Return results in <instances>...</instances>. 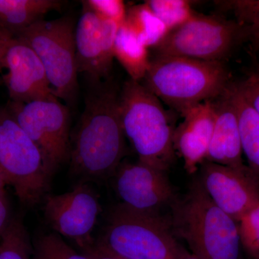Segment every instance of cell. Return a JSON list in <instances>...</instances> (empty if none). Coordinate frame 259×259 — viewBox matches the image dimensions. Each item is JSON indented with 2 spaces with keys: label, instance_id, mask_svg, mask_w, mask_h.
<instances>
[{
  "label": "cell",
  "instance_id": "cb8c5ba5",
  "mask_svg": "<svg viewBox=\"0 0 259 259\" xmlns=\"http://www.w3.org/2000/svg\"><path fill=\"white\" fill-rule=\"evenodd\" d=\"M32 259H90L78 253L56 233L38 235L32 242Z\"/></svg>",
  "mask_w": 259,
  "mask_h": 259
},
{
  "label": "cell",
  "instance_id": "9a60e30c",
  "mask_svg": "<svg viewBox=\"0 0 259 259\" xmlns=\"http://www.w3.org/2000/svg\"><path fill=\"white\" fill-rule=\"evenodd\" d=\"M175 128L174 146L183 158L186 171L195 173L205 161L216 120L214 100L198 104L186 112Z\"/></svg>",
  "mask_w": 259,
  "mask_h": 259
},
{
  "label": "cell",
  "instance_id": "7a4b0ae2",
  "mask_svg": "<svg viewBox=\"0 0 259 259\" xmlns=\"http://www.w3.org/2000/svg\"><path fill=\"white\" fill-rule=\"evenodd\" d=\"M171 207L172 231L187 243L191 253L202 259H239L238 223L212 202L199 179Z\"/></svg>",
  "mask_w": 259,
  "mask_h": 259
},
{
  "label": "cell",
  "instance_id": "30bf717a",
  "mask_svg": "<svg viewBox=\"0 0 259 259\" xmlns=\"http://www.w3.org/2000/svg\"><path fill=\"white\" fill-rule=\"evenodd\" d=\"M44 199V219L54 233L74 242L81 252L95 244L93 232L102 207L90 184L79 182L69 192Z\"/></svg>",
  "mask_w": 259,
  "mask_h": 259
},
{
  "label": "cell",
  "instance_id": "ffe728a7",
  "mask_svg": "<svg viewBox=\"0 0 259 259\" xmlns=\"http://www.w3.org/2000/svg\"><path fill=\"white\" fill-rule=\"evenodd\" d=\"M124 23L148 49L157 47L169 32L145 3L127 8Z\"/></svg>",
  "mask_w": 259,
  "mask_h": 259
},
{
  "label": "cell",
  "instance_id": "9c48e42d",
  "mask_svg": "<svg viewBox=\"0 0 259 259\" xmlns=\"http://www.w3.org/2000/svg\"><path fill=\"white\" fill-rule=\"evenodd\" d=\"M244 38V29L238 22L195 13L153 49L156 56L222 61Z\"/></svg>",
  "mask_w": 259,
  "mask_h": 259
},
{
  "label": "cell",
  "instance_id": "7c38bea8",
  "mask_svg": "<svg viewBox=\"0 0 259 259\" xmlns=\"http://www.w3.org/2000/svg\"><path fill=\"white\" fill-rule=\"evenodd\" d=\"M112 177L120 204L136 212L159 214L176 199L166 172L142 162H122Z\"/></svg>",
  "mask_w": 259,
  "mask_h": 259
},
{
  "label": "cell",
  "instance_id": "ac0fdd59",
  "mask_svg": "<svg viewBox=\"0 0 259 259\" xmlns=\"http://www.w3.org/2000/svg\"><path fill=\"white\" fill-rule=\"evenodd\" d=\"M228 91L238 114L243 154L259 183V115L240 93L236 83H230Z\"/></svg>",
  "mask_w": 259,
  "mask_h": 259
},
{
  "label": "cell",
  "instance_id": "f546056e",
  "mask_svg": "<svg viewBox=\"0 0 259 259\" xmlns=\"http://www.w3.org/2000/svg\"><path fill=\"white\" fill-rule=\"evenodd\" d=\"M14 36L8 32L0 30V73L3 71L4 68V60L7 49L9 46L10 41Z\"/></svg>",
  "mask_w": 259,
  "mask_h": 259
},
{
  "label": "cell",
  "instance_id": "d6986e66",
  "mask_svg": "<svg viewBox=\"0 0 259 259\" xmlns=\"http://www.w3.org/2000/svg\"><path fill=\"white\" fill-rule=\"evenodd\" d=\"M148 49L125 23L119 27L114 55L127 71L131 79L140 82L144 79L151 64Z\"/></svg>",
  "mask_w": 259,
  "mask_h": 259
},
{
  "label": "cell",
  "instance_id": "8992f818",
  "mask_svg": "<svg viewBox=\"0 0 259 259\" xmlns=\"http://www.w3.org/2000/svg\"><path fill=\"white\" fill-rule=\"evenodd\" d=\"M0 174L28 207L45 198L51 181L38 148L7 107L0 108Z\"/></svg>",
  "mask_w": 259,
  "mask_h": 259
},
{
  "label": "cell",
  "instance_id": "e0dca14e",
  "mask_svg": "<svg viewBox=\"0 0 259 259\" xmlns=\"http://www.w3.org/2000/svg\"><path fill=\"white\" fill-rule=\"evenodd\" d=\"M63 5L59 0H0V30L16 37L49 12L61 10Z\"/></svg>",
  "mask_w": 259,
  "mask_h": 259
},
{
  "label": "cell",
  "instance_id": "277c9868",
  "mask_svg": "<svg viewBox=\"0 0 259 259\" xmlns=\"http://www.w3.org/2000/svg\"><path fill=\"white\" fill-rule=\"evenodd\" d=\"M120 113L124 134L139 161L168 171L175 161V127L161 100L143 83L130 79L120 92Z\"/></svg>",
  "mask_w": 259,
  "mask_h": 259
},
{
  "label": "cell",
  "instance_id": "484cf974",
  "mask_svg": "<svg viewBox=\"0 0 259 259\" xmlns=\"http://www.w3.org/2000/svg\"><path fill=\"white\" fill-rule=\"evenodd\" d=\"M86 4L100 18L115 22L119 26L125 23L127 8L121 0H87Z\"/></svg>",
  "mask_w": 259,
  "mask_h": 259
},
{
  "label": "cell",
  "instance_id": "44dd1931",
  "mask_svg": "<svg viewBox=\"0 0 259 259\" xmlns=\"http://www.w3.org/2000/svg\"><path fill=\"white\" fill-rule=\"evenodd\" d=\"M0 259H32V243L20 218H13L0 238Z\"/></svg>",
  "mask_w": 259,
  "mask_h": 259
},
{
  "label": "cell",
  "instance_id": "3957f363",
  "mask_svg": "<svg viewBox=\"0 0 259 259\" xmlns=\"http://www.w3.org/2000/svg\"><path fill=\"white\" fill-rule=\"evenodd\" d=\"M144 85L182 116L198 104L215 100L228 88L222 61L156 56L151 60Z\"/></svg>",
  "mask_w": 259,
  "mask_h": 259
},
{
  "label": "cell",
  "instance_id": "4fadbf2b",
  "mask_svg": "<svg viewBox=\"0 0 259 259\" xmlns=\"http://www.w3.org/2000/svg\"><path fill=\"white\" fill-rule=\"evenodd\" d=\"M212 202L236 222L259 204V183L248 166L204 162L199 178Z\"/></svg>",
  "mask_w": 259,
  "mask_h": 259
},
{
  "label": "cell",
  "instance_id": "52a82bcc",
  "mask_svg": "<svg viewBox=\"0 0 259 259\" xmlns=\"http://www.w3.org/2000/svg\"><path fill=\"white\" fill-rule=\"evenodd\" d=\"M74 20L69 16L32 24L16 37L41 61L54 95L72 104L78 91Z\"/></svg>",
  "mask_w": 259,
  "mask_h": 259
},
{
  "label": "cell",
  "instance_id": "8fae6325",
  "mask_svg": "<svg viewBox=\"0 0 259 259\" xmlns=\"http://www.w3.org/2000/svg\"><path fill=\"white\" fill-rule=\"evenodd\" d=\"M82 13L75 28L76 67L89 82L110 78L114 58V47L119 25L100 18L85 1Z\"/></svg>",
  "mask_w": 259,
  "mask_h": 259
},
{
  "label": "cell",
  "instance_id": "7402d4cb",
  "mask_svg": "<svg viewBox=\"0 0 259 259\" xmlns=\"http://www.w3.org/2000/svg\"><path fill=\"white\" fill-rule=\"evenodd\" d=\"M223 10L235 15L244 29L245 37L259 49V0H228L216 2Z\"/></svg>",
  "mask_w": 259,
  "mask_h": 259
},
{
  "label": "cell",
  "instance_id": "83f0119b",
  "mask_svg": "<svg viewBox=\"0 0 259 259\" xmlns=\"http://www.w3.org/2000/svg\"><path fill=\"white\" fill-rule=\"evenodd\" d=\"M81 253L87 255L90 259H124L105 249L101 245H99L97 242H95L93 246L90 247L88 249L83 250Z\"/></svg>",
  "mask_w": 259,
  "mask_h": 259
},
{
  "label": "cell",
  "instance_id": "4316f807",
  "mask_svg": "<svg viewBox=\"0 0 259 259\" xmlns=\"http://www.w3.org/2000/svg\"><path fill=\"white\" fill-rule=\"evenodd\" d=\"M236 85L246 101L259 115V66L252 70L245 79Z\"/></svg>",
  "mask_w": 259,
  "mask_h": 259
},
{
  "label": "cell",
  "instance_id": "836d02e7",
  "mask_svg": "<svg viewBox=\"0 0 259 259\" xmlns=\"http://www.w3.org/2000/svg\"><path fill=\"white\" fill-rule=\"evenodd\" d=\"M258 259H259V258Z\"/></svg>",
  "mask_w": 259,
  "mask_h": 259
},
{
  "label": "cell",
  "instance_id": "5bb4252c",
  "mask_svg": "<svg viewBox=\"0 0 259 259\" xmlns=\"http://www.w3.org/2000/svg\"><path fill=\"white\" fill-rule=\"evenodd\" d=\"M4 68L8 71L3 81L12 101L28 103L54 95L41 61L18 37H13L8 46Z\"/></svg>",
  "mask_w": 259,
  "mask_h": 259
},
{
  "label": "cell",
  "instance_id": "5b68a950",
  "mask_svg": "<svg viewBox=\"0 0 259 259\" xmlns=\"http://www.w3.org/2000/svg\"><path fill=\"white\" fill-rule=\"evenodd\" d=\"M96 242L124 259H180L186 251L159 214L136 212L120 203L110 209Z\"/></svg>",
  "mask_w": 259,
  "mask_h": 259
},
{
  "label": "cell",
  "instance_id": "d6a6232c",
  "mask_svg": "<svg viewBox=\"0 0 259 259\" xmlns=\"http://www.w3.org/2000/svg\"><path fill=\"white\" fill-rule=\"evenodd\" d=\"M0 83H1V81H0Z\"/></svg>",
  "mask_w": 259,
  "mask_h": 259
},
{
  "label": "cell",
  "instance_id": "ba28073f",
  "mask_svg": "<svg viewBox=\"0 0 259 259\" xmlns=\"http://www.w3.org/2000/svg\"><path fill=\"white\" fill-rule=\"evenodd\" d=\"M41 153L49 178L69 161L70 113L55 95L28 103L11 101L6 107Z\"/></svg>",
  "mask_w": 259,
  "mask_h": 259
},
{
  "label": "cell",
  "instance_id": "2e32d148",
  "mask_svg": "<svg viewBox=\"0 0 259 259\" xmlns=\"http://www.w3.org/2000/svg\"><path fill=\"white\" fill-rule=\"evenodd\" d=\"M216 120L205 161L232 168H241L243 163L238 114L228 93L214 100Z\"/></svg>",
  "mask_w": 259,
  "mask_h": 259
},
{
  "label": "cell",
  "instance_id": "d4e9b609",
  "mask_svg": "<svg viewBox=\"0 0 259 259\" xmlns=\"http://www.w3.org/2000/svg\"><path fill=\"white\" fill-rule=\"evenodd\" d=\"M241 247L248 258H259V204L238 222Z\"/></svg>",
  "mask_w": 259,
  "mask_h": 259
},
{
  "label": "cell",
  "instance_id": "603a6c76",
  "mask_svg": "<svg viewBox=\"0 0 259 259\" xmlns=\"http://www.w3.org/2000/svg\"><path fill=\"white\" fill-rule=\"evenodd\" d=\"M144 3L169 32L187 23L196 13L192 3L187 0H147Z\"/></svg>",
  "mask_w": 259,
  "mask_h": 259
},
{
  "label": "cell",
  "instance_id": "1f68e13d",
  "mask_svg": "<svg viewBox=\"0 0 259 259\" xmlns=\"http://www.w3.org/2000/svg\"><path fill=\"white\" fill-rule=\"evenodd\" d=\"M7 185L6 182L3 178V176H2L1 174H0V194H5V186Z\"/></svg>",
  "mask_w": 259,
  "mask_h": 259
},
{
  "label": "cell",
  "instance_id": "4dcf8cb0",
  "mask_svg": "<svg viewBox=\"0 0 259 259\" xmlns=\"http://www.w3.org/2000/svg\"><path fill=\"white\" fill-rule=\"evenodd\" d=\"M180 259H202L199 258L197 255L192 254V253H190L189 252H187V250L185 252V253L182 254V256L180 257Z\"/></svg>",
  "mask_w": 259,
  "mask_h": 259
},
{
  "label": "cell",
  "instance_id": "6da1fadb",
  "mask_svg": "<svg viewBox=\"0 0 259 259\" xmlns=\"http://www.w3.org/2000/svg\"><path fill=\"white\" fill-rule=\"evenodd\" d=\"M120 93L110 79L90 82L85 106L72 141L70 171L79 182L113 176L126 152Z\"/></svg>",
  "mask_w": 259,
  "mask_h": 259
},
{
  "label": "cell",
  "instance_id": "f1b7e54d",
  "mask_svg": "<svg viewBox=\"0 0 259 259\" xmlns=\"http://www.w3.org/2000/svg\"><path fill=\"white\" fill-rule=\"evenodd\" d=\"M13 218L10 216L9 204L5 194H0V238L9 226Z\"/></svg>",
  "mask_w": 259,
  "mask_h": 259
}]
</instances>
